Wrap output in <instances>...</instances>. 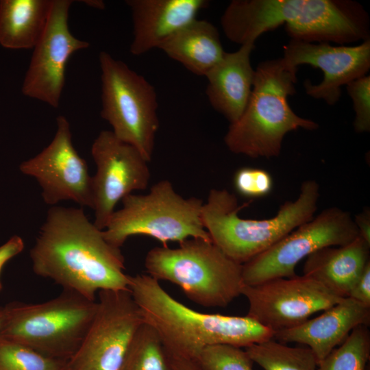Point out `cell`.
Returning <instances> with one entry per match:
<instances>
[{"label":"cell","instance_id":"6da1fadb","mask_svg":"<svg viewBox=\"0 0 370 370\" xmlns=\"http://www.w3.org/2000/svg\"><path fill=\"white\" fill-rule=\"evenodd\" d=\"M32 269L63 290L97 300L101 290H129L125 258L82 208L53 206L29 251Z\"/></svg>","mask_w":370,"mask_h":370},{"label":"cell","instance_id":"7a4b0ae2","mask_svg":"<svg viewBox=\"0 0 370 370\" xmlns=\"http://www.w3.org/2000/svg\"><path fill=\"white\" fill-rule=\"evenodd\" d=\"M221 25L226 37L243 45L285 25L291 39L343 45L370 38L369 15L351 0H233Z\"/></svg>","mask_w":370,"mask_h":370},{"label":"cell","instance_id":"3957f363","mask_svg":"<svg viewBox=\"0 0 370 370\" xmlns=\"http://www.w3.org/2000/svg\"><path fill=\"white\" fill-rule=\"evenodd\" d=\"M128 289L145 323L160 336L168 354L196 361L207 346L239 347L273 338L275 331L253 318L203 313L171 297L148 274L129 275Z\"/></svg>","mask_w":370,"mask_h":370},{"label":"cell","instance_id":"277c9868","mask_svg":"<svg viewBox=\"0 0 370 370\" xmlns=\"http://www.w3.org/2000/svg\"><path fill=\"white\" fill-rule=\"evenodd\" d=\"M297 68L283 58L259 63L245 110L224 137L231 152L252 158L278 157L288 132L318 129L317 123L298 116L288 105V97L296 92Z\"/></svg>","mask_w":370,"mask_h":370},{"label":"cell","instance_id":"5b68a950","mask_svg":"<svg viewBox=\"0 0 370 370\" xmlns=\"http://www.w3.org/2000/svg\"><path fill=\"white\" fill-rule=\"evenodd\" d=\"M320 197L319 184L304 181L298 197L280 206L269 219H243L236 196L225 188H212L201 210V219L212 242L227 256L243 264L267 250L299 225L314 217Z\"/></svg>","mask_w":370,"mask_h":370},{"label":"cell","instance_id":"8992f818","mask_svg":"<svg viewBox=\"0 0 370 370\" xmlns=\"http://www.w3.org/2000/svg\"><path fill=\"white\" fill-rule=\"evenodd\" d=\"M177 248L150 249L145 259L148 275L176 284L193 302L225 308L241 295L242 264L227 256L212 241L188 238Z\"/></svg>","mask_w":370,"mask_h":370},{"label":"cell","instance_id":"52a82bcc","mask_svg":"<svg viewBox=\"0 0 370 370\" xmlns=\"http://www.w3.org/2000/svg\"><path fill=\"white\" fill-rule=\"evenodd\" d=\"M5 306L0 335L46 356L68 361L78 350L97 308V300L63 290L44 302Z\"/></svg>","mask_w":370,"mask_h":370},{"label":"cell","instance_id":"ba28073f","mask_svg":"<svg viewBox=\"0 0 370 370\" xmlns=\"http://www.w3.org/2000/svg\"><path fill=\"white\" fill-rule=\"evenodd\" d=\"M121 201L103 230L105 239L116 247L137 235L152 237L163 246L192 238L211 241L201 219L203 200L183 197L168 180L156 182L145 195L132 193Z\"/></svg>","mask_w":370,"mask_h":370},{"label":"cell","instance_id":"9c48e42d","mask_svg":"<svg viewBox=\"0 0 370 370\" xmlns=\"http://www.w3.org/2000/svg\"><path fill=\"white\" fill-rule=\"evenodd\" d=\"M101 116L120 140L135 147L150 162L159 129L156 90L143 75L106 51L99 56Z\"/></svg>","mask_w":370,"mask_h":370},{"label":"cell","instance_id":"30bf717a","mask_svg":"<svg viewBox=\"0 0 370 370\" xmlns=\"http://www.w3.org/2000/svg\"><path fill=\"white\" fill-rule=\"evenodd\" d=\"M358 236L350 212L336 206L328 208L242 264L244 284L294 277L296 265L304 258L324 247L348 244Z\"/></svg>","mask_w":370,"mask_h":370},{"label":"cell","instance_id":"8fae6325","mask_svg":"<svg viewBox=\"0 0 370 370\" xmlns=\"http://www.w3.org/2000/svg\"><path fill=\"white\" fill-rule=\"evenodd\" d=\"M85 338L68 370H122L129 347L145 322L129 290H101Z\"/></svg>","mask_w":370,"mask_h":370},{"label":"cell","instance_id":"7c38bea8","mask_svg":"<svg viewBox=\"0 0 370 370\" xmlns=\"http://www.w3.org/2000/svg\"><path fill=\"white\" fill-rule=\"evenodd\" d=\"M91 155L96 165L92 176L93 223L103 230L119 201L134 191L147 188L149 162L110 130L98 134L92 143Z\"/></svg>","mask_w":370,"mask_h":370},{"label":"cell","instance_id":"4fadbf2b","mask_svg":"<svg viewBox=\"0 0 370 370\" xmlns=\"http://www.w3.org/2000/svg\"><path fill=\"white\" fill-rule=\"evenodd\" d=\"M241 295L249 303L247 315L275 332L299 325L344 298L305 275L244 284Z\"/></svg>","mask_w":370,"mask_h":370},{"label":"cell","instance_id":"5bb4252c","mask_svg":"<svg viewBox=\"0 0 370 370\" xmlns=\"http://www.w3.org/2000/svg\"><path fill=\"white\" fill-rule=\"evenodd\" d=\"M56 125L51 143L36 156L23 162L20 171L36 180L46 204L53 206L70 200L92 208V176L87 163L73 145L66 118L58 116Z\"/></svg>","mask_w":370,"mask_h":370},{"label":"cell","instance_id":"9a60e30c","mask_svg":"<svg viewBox=\"0 0 370 370\" xmlns=\"http://www.w3.org/2000/svg\"><path fill=\"white\" fill-rule=\"evenodd\" d=\"M71 0H51L48 21L25 73L22 92L26 97L58 108L65 82L66 63L75 52L89 47L69 28Z\"/></svg>","mask_w":370,"mask_h":370},{"label":"cell","instance_id":"2e32d148","mask_svg":"<svg viewBox=\"0 0 370 370\" xmlns=\"http://www.w3.org/2000/svg\"><path fill=\"white\" fill-rule=\"evenodd\" d=\"M283 48L282 58L288 64H308L323 71L320 83L306 79L304 86L307 95L328 105L338 101L343 86L366 75L370 69V38L351 47L291 39Z\"/></svg>","mask_w":370,"mask_h":370},{"label":"cell","instance_id":"e0dca14e","mask_svg":"<svg viewBox=\"0 0 370 370\" xmlns=\"http://www.w3.org/2000/svg\"><path fill=\"white\" fill-rule=\"evenodd\" d=\"M323 312L299 325L275 332L273 338L283 343L306 345L319 362L341 345L354 328L370 324V307L348 297Z\"/></svg>","mask_w":370,"mask_h":370},{"label":"cell","instance_id":"ac0fdd59","mask_svg":"<svg viewBox=\"0 0 370 370\" xmlns=\"http://www.w3.org/2000/svg\"><path fill=\"white\" fill-rule=\"evenodd\" d=\"M125 3L132 13L133 38L130 51L134 56L159 49L209 5L206 0H127Z\"/></svg>","mask_w":370,"mask_h":370},{"label":"cell","instance_id":"d6986e66","mask_svg":"<svg viewBox=\"0 0 370 370\" xmlns=\"http://www.w3.org/2000/svg\"><path fill=\"white\" fill-rule=\"evenodd\" d=\"M255 44H246L222 59L206 74V94L211 106L232 124L248 103L255 77L250 56Z\"/></svg>","mask_w":370,"mask_h":370},{"label":"cell","instance_id":"ffe728a7","mask_svg":"<svg viewBox=\"0 0 370 370\" xmlns=\"http://www.w3.org/2000/svg\"><path fill=\"white\" fill-rule=\"evenodd\" d=\"M370 244L360 236L342 246L327 247L306 258L303 273L341 297H347L354 283L370 262Z\"/></svg>","mask_w":370,"mask_h":370},{"label":"cell","instance_id":"44dd1931","mask_svg":"<svg viewBox=\"0 0 370 370\" xmlns=\"http://www.w3.org/2000/svg\"><path fill=\"white\" fill-rule=\"evenodd\" d=\"M159 49L200 76H206L225 52L217 27L208 21L197 18L172 35Z\"/></svg>","mask_w":370,"mask_h":370},{"label":"cell","instance_id":"7402d4cb","mask_svg":"<svg viewBox=\"0 0 370 370\" xmlns=\"http://www.w3.org/2000/svg\"><path fill=\"white\" fill-rule=\"evenodd\" d=\"M51 0H1L0 45L33 49L46 27Z\"/></svg>","mask_w":370,"mask_h":370},{"label":"cell","instance_id":"603a6c76","mask_svg":"<svg viewBox=\"0 0 370 370\" xmlns=\"http://www.w3.org/2000/svg\"><path fill=\"white\" fill-rule=\"evenodd\" d=\"M264 370H317L318 361L308 347H291L274 338L245 347Z\"/></svg>","mask_w":370,"mask_h":370},{"label":"cell","instance_id":"cb8c5ba5","mask_svg":"<svg viewBox=\"0 0 370 370\" xmlns=\"http://www.w3.org/2000/svg\"><path fill=\"white\" fill-rule=\"evenodd\" d=\"M122 370H173L160 336L148 323L144 322L136 332Z\"/></svg>","mask_w":370,"mask_h":370},{"label":"cell","instance_id":"d4e9b609","mask_svg":"<svg viewBox=\"0 0 370 370\" xmlns=\"http://www.w3.org/2000/svg\"><path fill=\"white\" fill-rule=\"evenodd\" d=\"M369 326L354 328L345 340L318 362L317 370H367L370 358Z\"/></svg>","mask_w":370,"mask_h":370},{"label":"cell","instance_id":"484cf974","mask_svg":"<svg viewBox=\"0 0 370 370\" xmlns=\"http://www.w3.org/2000/svg\"><path fill=\"white\" fill-rule=\"evenodd\" d=\"M0 370H68L67 361L46 356L0 335Z\"/></svg>","mask_w":370,"mask_h":370},{"label":"cell","instance_id":"4316f807","mask_svg":"<svg viewBox=\"0 0 370 370\" xmlns=\"http://www.w3.org/2000/svg\"><path fill=\"white\" fill-rule=\"evenodd\" d=\"M196 362L201 370H254V362L245 350L226 344L206 347Z\"/></svg>","mask_w":370,"mask_h":370},{"label":"cell","instance_id":"83f0119b","mask_svg":"<svg viewBox=\"0 0 370 370\" xmlns=\"http://www.w3.org/2000/svg\"><path fill=\"white\" fill-rule=\"evenodd\" d=\"M233 184L239 195L247 198H260L271 193L273 181L271 174L264 169L245 166L235 172Z\"/></svg>","mask_w":370,"mask_h":370},{"label":"cell","instance_id":"f1b7e54d","mask_svg":"<svg viewBox=\"0 0 370 370\" xmlns=\"http://www.w3.org/2000/svg\"><path fill=\"white\" fill-rule=\"evenodd\" d=\"M355 112L354 127L356 132L370 130V76L365 75L347 84Z\"/></svg>","mask_w":370,"mask_h":370},{"label":"cell","instance_id":"f546056e","mask_svg":"<svg viewBox=\"0 0 370 370\" xmlns=\"http://www.w3.org/2000/svg\"><path fill=\"white\" fill-rule=\"evenodd\" d=\"M347 297L370 307V262L354 283Z\"/></svg>","mask_w":370,"mask_h":370},{"label":"cell","instance_id":"4dcf8cb0","mask_svg":"<svg viewBox=\"0 0 370 370\" xmlns=\"http://www.w3.org/2000/svg\"><path fill=\"white\" fill-rule=\"evenodd\" d=\"M25 243L23 238L17 235L12 236L0 246V291L3 288L1 275L4 265L12 258L23 251Z\"/></svg>","mask_w":370,"mask_h":370},{"label":"cell","instance_id":"1f68e13d","mask_svg":"<svg viewBox=\"0 0 370 370\" xmlns=\"http://www.w3.org/2000/svg\"><path fill=\"white\" fill-rule=\"evenodd\" d=\"M354 223L360 237L370 244V210L365 208L354 217Z\"/></svg>","mask_w":370,"mask_h":370},{"label":"cell","instance_id":"d6a6232c","mask_svg":"<svg viewBox=\"0 0 370 370\" xmlns=\"http://www.w3.org/2000/svg\"><path fill=\"white\" fill-rule=\"evenodd\" d=\"M168 356L173 370H201L199 365L194 360L169 354Z\"/></svg>","mask_w":370,"mask_h":370},{"label":"cell","instance_id":"836d02e7","mask_svg":"<svg viewBox=\"0 0 370 370\" xmlns=\"http://www.w3.org/2000/svg\"><path fill=\"white\" fill-rule=\"evenodd\" d=\"M84 2L88 6L95 9L103 10L105 8V3L101 0H88L84 1Z\"/></svg>","mask_w":370,"mask_h":370},{"label":"cell","instance_id":"e575fe53","mask_svg":"<svg viewBox=\"0 0 370 370\" xmlns=\"http://www.w3.org/2000/svg\"><path fill=\"white\" fill-rule=\"evenodd\" d=\"M5 306H0V329L5 319Z\"/></svg>","mask_w":370,"mask_h":370}]
</instances>
